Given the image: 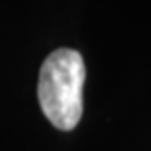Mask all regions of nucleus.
Segmentation results:
<instances>
[{"label": "nucleus", "instance_id": "f257e3e1", "mask_svg": "<svg viewBox=\"0 0 151 151\" xmlns=\"http://www.w3.org/2000/svg\"><path fill=\"white\" fill-rule=\"evenodd\" d=\"M84 61L75 49H55L45 57L37 81V98L45 118L57 129L71 132L83 116Z\"/></svg>", "mask_w": 151, "mask_h": 151}]
</instances>
